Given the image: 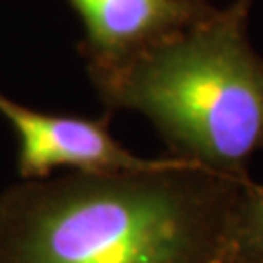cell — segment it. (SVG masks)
<instances>
[{
	"instance_id": "obj_1",
	"label": "cell",
	"mask_w": 263,
	"mask_h": 263,
	"mask_svg": "<svg viewBox=\"0 0 263 263\" xmlns=\"http://www.w3.org/2000/svg\"><path fill=\"white\" fill-rule=\"evenodd\" d=\"M242 185L183 162L18 179L0 191V263H222Z\"/></svg>"
},
{
	"instance_id": "obj_2",
	"label": "cell",
	"mask_w": 263,
	"mask_h": 263,
	"mask_svg": "<svg viewBox=\"0 0 263 263\" xmlns=\"http://www.w3.org/2000/svg\"><path fill=\"white\" fill-rule=\"evenodd\" d=\"M254 0L215 8L94 84L105 111H137L166 144V156L252 181L263 151V57L248 35Z\"/></svg>"
},
{
	"instance_id": "obj_3",
	"label": "cell",
	"mask_w": 263,
	"mask_h": 263,
	"mask_svg": "<svg viewBox=\"0 0 263 263\" xmlns=\"http://www.w3.org/2000/svg\"><path fill=\"white\" fill-rule=\"evenodd\" d=\"M0 115L18 139L20 179H43L55 170L84 174L156 170L179 160L144 158L113 137L111 115L100 117L37 111L0 92Z\"/></svg>"
},
{
	"instance_id": "obj_4",
	"label": "cell",
	"mask_w": 263,
	"mask_h": 263,
	"mask_svg": "<svg viewBox=\"0 0 263 263\" xmlns=\"http://www.w3.org/2000/svg\"><path fill=\"white\" fill-rule=\"evenodd\" d=\"M82 22L78 43L92 86L144 51L205 18L211 0H68Z\"/></svg>"
},
{
	"instance_id": "obj_5",
	"label": "cell",
	"mask_w": 263,
	"mask_h": 263,
	"mask_svg": "<svg viewBox=\"0 0 263 263\" xmlns=\"http://www.w3.org/2000/svg\"><path fill=\"white\" fill-rule=\"evenodd\" d=\"M263 261V183L248 181L240 189L224 240L222 263Z\"/></svg>"
},
{
	"instance_id": "obj_6",
	"label": "cell",
	"mask_w": 263,
	"mask_h": 263,
	"mask_svg": "<svg viewBox=\"0 0 263 263\" xmlns=\"http://www.w3.org/2000/svg\"><path fill=\"white\" fill-rule=\"evenodd\" d=\"M261 263H263V261H261Z\"/></svg>"
}]
</instances>
